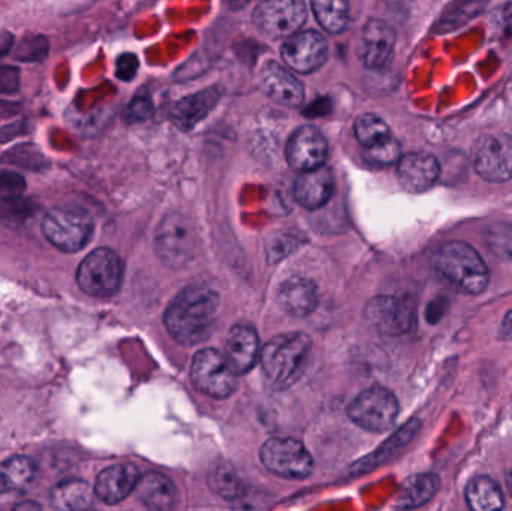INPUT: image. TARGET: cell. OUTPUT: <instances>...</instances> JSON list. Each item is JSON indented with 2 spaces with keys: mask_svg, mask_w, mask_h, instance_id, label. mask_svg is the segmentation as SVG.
<instances>
[{
  "mask_svg": "<svg viewBox=\"0 0 512 511\" xmlns=\"http://www.w3.org/2000/svg\"><path fill=\"white\" fill-rule=\"evenodd\" d=\"M218 293L204 285H191L177 294L165 312V326L180 344L197 345L215 329L219 314Z\"/></svg>",
  "mask_w": 512,
  "mask_h": 511,
  "instance_id": "obj_1",
  "label": "cell"
},
{
  "mask_svg": "<svg viewBox=\"0 0 512 511\" xmlns=\"http://www.w3.org/2000/svg\"><path fill=\"white\" fill-rule=\"evenodd\" d=\"M310 348L312 342L304 333H286L267 342L259 354L265 384L276 392L294 386L306 369Z\"/></svg>",
  "mask_w": 512,
  "mask_h": 511,
  "instance_id": "obj_2",
  "label": "cell"
},
{
  "mask_svg": "<svg viewBox=\"0 0 512 511\" xmlns=\"http://www.w3.org/2000/svg\"><path fill=\"white\" fill-rule=\"evenodd\" d=\"M433 267L457 290L466 294L483 293L490 273L481 255L465 242H448L433 255Z\"/></svg>",
  "mask_w": 512,
  "mask_h": 511,
  "instance_id": "obj_3",
  "label": "cell"
},
{
  "mask_svg": "<svg viewBox=\"0 0 512 511\" xmlns=\"http://www.w3.org/2000/svg\"><path fill=\"white\" fill-rule=\"evenodd\" d=\"M198 243L200 237L194 221L182 213H168L156 231V252L171 269L188 266L197 255Z\"/></svg>",
  "mask_w": 512,
  "mask_h": 511,
  "instance_id": "obj_4",
  "label": "cell"
},
{
  "mask_svg": "<svg viewBox=\"0 0 512 511\" xmlns=\"http://www.w3.org/2000/svg\"><path fill=\"white\" fill-rule=\"evenodd\" d=\"M42 233L60 251H81L93 234L92 216L80 207H56L45 215Z\"/></svg>",
  "mask_w": 512,
  "mask_h": 511,
  "instance_id": "obj_5",
  "label": "cell"
},
{
  "mask_svg": "<svg viewBox=\"0 0 512 511\" xmlns=\"http://www.w3.org/2000/svg\"><path fill=\"white\" fill-rule=\"evenodd\" d=\"M123 279V264L116 252L99 248L87 255L77 270V282L84 293L107 299L119 291Z\"/></svg>",
  "mask_w": 512,
  "mask_h": 511,
  "instance_id": "obj_6",
  "label": "cell"
},
{
  "mask_svg": "<svg viewBox=\"0 0 512 511\" xmlns=\"http://www.w3.org/2000/svg\"><path fill=\"white\" fill-rule=\"evenodd\" d=\"M348 416L355 425L366 431L384 432L396 422L399 402L390 390L370 387L351 402Z\"/></svg>",
  "mask_w": 512,
  "mask_h": 511,
  "instance_id": "obj_7",
  "label": "cell"
},
{
  "mask_svg": "<svg viewBox=\"0 0 512 511\" xmlns=\"http://www.w3.org/2000/svg\"><path fill=\"white\" fill-rule=\"evenodd\" d=\"M191 377L194 386L210 398H228L237 387V375L231 371L224 354L213 348L195 354Z\"/></svg>",
  "mask_w": 512,
  "mask_h": 511,
  "instance_id": "obj_8",
  "label": "cell"
},
{
  "mask_svg": "<svg viewBox=\"0 0 512 511\" xmlns=\"http://www.w3.org/2000/svg\"><path fill=\"white\" fill-rule=\"evenodd\" d=\"M261 461L271 473L285 479L301 480L312 474L313 459L294 438H271L261 449Z\"/></svg>",
  "mask_w": 512,
  "mask_h": 511,
  "instance_id": "obj_9",
  "label": "cell"
},
{
  "mask_svg": "<svg viewBox=\"0 0 512 511\" xmlns=\"http://www.w3.org/2000/svg\"><path fill=\"white\" fill-rule=\"evenodd\" d=\"M366 320L385 336H402L417 323L411 300L394 296H378L366 306Z\"/></svg>",
  "mask_w": 512,
  "mask_h": 511,
  "instance_id": "obj_10",
  "label": "cell"
},
{
  "mask_svg": "<svg viewBox=\"0 0 512 511\" xmlns=\"http://www.w3.org/2000/svg\"><path fill=\"white\" fill-rule=\"evenodd\" d=\"M306 6L300 0H268L254 12L255 26L271 38H291L306 21Z\"/></svg>",
  "mask_w": 512,
  "mask_h": 511,
  "instance_id": "obj_11",
  "label": "cell"
},
{
  "mask_svg": "<svg viewBox=\"0 0 512 511\" xmlns=\"http://www.w3.org/2000/svg\"><path fill=\"white\" fill-rule=\"evenodd\" d=\"M475 170L487 182L512 179V137L495 134L483 138L475 153Z\"/></svg>",
  "mask_w": 512,
  "mask_h": 511,
  "instance_id": "obj_12",
  "label": "cell"
},
{
  "mask_svg": "<svg viewBox=\"0 0 512 511\" xmlns=\"http://www.w3.org/2000/svg\"><path fill=\"white\" fill-rule=\"evenodd\" d=\"M328 45L324 36L315 30H304L286 39L282 47V57L286 65L301 74H310L324 65Z\"/></svg>",
  "mask_w": 512,
  "mask_h": 511,
  "instance_id": "obj_13",
  "label": "cell"
},
{
  "mask_svg": "<svg viewBox=\"0 0 512 511\" xmlns=\"http://www.w3.org/2000/svg\"><path fill=\"white\" fill-rule=\"evenodd\" d=\"M328 143L315 126H301L292 134L286 147V159L294 170L306 173L324 167Z\"/></svg>",
  "mask_w": 512,
  "mask_h": 511,
  "instance_id": "obj_14",
  "label": "cell"
},
{
  "mask_svg": "<svg viewBox=\"0 0 512 511\" xmlns=\"http://www.w3.org/2000/svg\"><path fill=\"white\" fill-rule=\"evenodd\" d=\"M396 45V32L390 24L381 20H370L361 35L358 56L364 66L381 69L390 62Z\"/></svg>",
  "mask_w": 512,
  "mask_h": 511,
  "instance_id": "obj_15",
  "label": "cell"
},
{
  "mask_svg": "<svg viewBox=\"0 0 512 511\" xmlns=\"http://www.w3.org/2000/svg\"><path fill=\"white\" fill-rule=\"evenodd\" d=\"M140 471L132 464H116L105 468L95 483V494L107 504H117L128 498L140 483Z\"/></svg>",
  "mask_w": 512,
  "mask_h": 511,
  "instance_id": "obj_16",
  "label": "cell"
},
{
  "mask_svg": "<svg viewBox=\"0 0 512 511\" xmlns=\"http://www.w3.org/2000/svg\"><path fill=\"white\" fill-rule=\"evenodd\" d=\"M441 167L438 159L429 153H408L402 156L397 165L400 183L409 192H424L432 188L438 180Z\"/></svg>",
  "mask_w": 512,
  "mask_h": 511,
  "instance_id": "obj_17",
  "label": "cell"
},
{
  "mask_svg": "<svg viewBox=\"0 0 512 511\" xmlns=\"http://www.w3.org/2000/svg\"><path fill=\"white\" fill-rule=\"evenodd\" d=\"M259 354V339L254 327L239 324L230 330L224 356L234 374L243 375L251 371L258 362Z\"/></svg>",
  "mask_w": 512,
  "mask_h": 511,
  "instance_id": "obj_18",
  "label": "cell"
},
{
  "mask_svg": "<svg viewBox=\"0 0 512 511\" xmlns=\"http://www.w3.org/2000/svg\"><path fill=\"white\" fill-rule=\"evenodd\" d=\"M261 84L264 92L277 104L298 107L304 99L300 81L276 62H268L262 68Z\"/></svg>",
  "mask_w": 512,
  "mask_h": 511,
  "instance_id": "obj_19",
  "label": "cell"
},
{
  "mask_svg": "<svg viewBox=\"0 0 512 511\" xmlns=\"http://www.w3.org/2000/svg\"><path fill=\"white\" fill-rule=\"evenodd\" d=\"M334 192V177L330 168L321 167L298 176L294 194L298 203L306 209L315 210L328 203Z\"/></svg>",
  "mask_w": 512,
  "mask_h": 511,
  "instance_id": "obj_20",
  "label": "cell"
},
{
  "mask_svg": "<svg viewBox=\"0 0 512 511\" xmlns=\"http://www.w3.org/2000/svg\"><path fill=\"white\" fill-rule=\"evenodd\" d=\"M277 300L286 314L303 318L315 311L318 305V293L312 281L295 276L283 282Z\"/></svg>",
  "mask_w": 512,
  "mask_h": 511,
  "instance_id": "obj_21",
  "label": "cell"
},
{
  "mask_svg": "<svg viewBox=\"0 0 512 511\" xmlns=\"http://www.w3.org/2000/svg\"><path fill=\"white\" fill-rule=\"evenodd\" d=\"M138 498L149 511H173L177 504V489L164 474L147 473L137 486Z\"/></svg>",
  "mask_w": 512,
  "mask_h": 511,
  "instance_id": "obj_22",
  "label": "cell"
},
{
  "mask_svg": "<svg viewBox=\"0 0 512 511\" xmlns=\"http://www.w3.org/2000/svg\"><path fill=\"white\" fill-rule=\"evenodd\" d=\"M219 95L215 89L203 90L195 95L186 96L174 102L170 110L171 120L179 128L191 129L212 111L218 102Z\"/></svg>",
  "mask_w": 512,
  "mask_h": 511,
  "instance_id": "obj_23",
  "label": "cell"
},
{
  "mask_svg": "<svg viewBox=\"0 0 512 511\" xmlns=\"http://www.w3.org/2000/svg\"><path fill=\"white\" fill-rule=\"evenodd\" d=\"M439 477L435 474H415L403 482L397 497V506L403 510H414L429 503L439 491Z\"/></svg>",
  "mask_w": 512,
  "mask_h": 511,
  "instance_id": "obj_24",
  "label": "cell"
},
{
  "mask_svg": "<svg viewBox=\"0 0 512 511\" xmlns=\"http://www.w3.org/2000/svg\"><path fill=\"white\" fill-rule=\"evenodd\" d=\"M36 464L27 456H12L0 464V494L26 491L35 480Z\"/></svg>",
  "mask_w": 512,
  "mask_h": 511,
  "instance_id": "obj_25",
  "label": "cell"
},
{
  "mask_svg": "<svg viewBox=\"0 0 512 511\" xmlns=\"http://www.w3.org/2000/svg\"><path fill=\"white\" fill-rule=\"evenodd\" d=\"M418 429H420V422H418V420H411V422L406 423V425L403 426L402 429H399V431H397L390 440L385 441V443L382 444L375 453L367 456L363 461L358 462V464L352 468V473H367V471L373 470V468L384 464V462H387L394 453L399 452L402 447H405L406 444L414 438Z\"/></svg>",
  "mask_w": 512,
  "mask_h": 511,
  "instance_id": "obj_26",
  "label": "cell"
},
{
  "mask_svg": "<svg viewBox=\"0 0 512 511\" xmlns=\"http://www.w3.org/2000/svg\"><path fill=\"white\" fill-rule=\"evenodd\" d=\"M51 501L59 511H90L93 491L83 480H65L53 489Z\"/></svg>",
  "mask_w": 512,
  "mask_h": 511,
  "instance_id": "obj_27",
  "label": "cell"
},
{
  "mask_svg": "<svg viewBox=\"0 0 512 511\" xmlns=\"http://www.w3.org/2000/svg\"><path fill=\"white\" fill-rule=\"evenodd\" d=\"M466 501L472 511H504V494L490 477H475L466 488Z\"/></svg>",
  "mask_w": 512,
  "mask_h": 511,
  "instance_id": "obj_28",
  "label": "cell"
},
{
  "mask_svg": "<svg viewBox=\"0 0 512 511\" xmlns=\"http://www.w3.org/2000/svg\"><path fill=\"white\" fill-rule=\"evenodd\" d=\"M210 489L225 500H237L246 491L245 483L231 465L219 464L207 477Z\"/></svg>",
  "mask_w": 512,
  "mask_h": 511,
  "instance_id": "obj_29",
  "label": "cell"
},
{
  "mask_svg": "<svg viewBox=\"0 0 512 511\" xmlns=\"http://www.w3.org/2000/svg\"><path fill=\"white\" fill-rule=\"evenodd\" d=\"M312 6L319 24L327 32L340 33L348 26L349 5L343 0H318Z\"/></svg>",
  "mask_w": 512,
  "mask_h": 511,
  "instance_id": "obj_30",
  "label": "cell"
},
{
  "mask_svg": "<svg viewBox=\"0 0 512 511\" xmlns=\"http://www.w3.org/2000/svg\"><path fill=\"white\" fill-rule=\"evenodd\" d=\"M355 137L364 150L382 143L391 137L387 123L376 114H363L355 122Z\"/></svg>",
  "mask_w": 512,
  "mask_h": 511,
  "instance_id": "obj_31",
  "label": "cell"
},
{
  "mask_svg": "<svg viewBox=\"0 0 512 511\" xmlns=\"http://www.w3.org/2000/svg\"><path fill=\"white\" fill-rule=\"evenodd\" d=\"M2 162L15 167L26 168V170H42L47 167L48 161L41 150L35 144H20L12 147L3 155Z\"/></svg>",
  "mask_w": 512,
  "mask_h": 511,
  "instance_id": "obj_32",
  "label": "cell"
},
{
  "mask_svg": "<svg viewBox=\"0 0 512 511\" xmlns=\"http://www.w3.org/2000/svg\"><path fill=\"white\" fill-rule=\"evenodd\" d=\"M366 161L370 165L375 167H388V165L399 162L402 158V147H400L399 141L391 135L388 140L382 141V143L376 144V146L366 149L364 152Z\"/></svg>",
  "mask_w": 512,
  "mask_h": 511,
  "instance_id": "obj_33",
  "label": "cell"
},
{
  "mask_svg": "<svg viewBox=\"0 0 512 511\" xmlns=\"http://www.w3.org/2000/svg\"><path fill=\"white\" fill-rule=\"evenodd\" d=\"M487 246L501 260H512V227L501 224L492 225L487 230Z\"/></svg>",
  "mask_w": 512,
  "mask_h": 511,
  "instance_id": "obj_34",
  "label": "cell"
},
{
  "mask_svg": "<svg viewBox=\"0 0 512 511\" xmlns=\"http://www.w3.org/2000/svg\"><path fill=\"white\" fill-rule=\"evenodd\" d=\"M47 54L48 41L42 35L29 36L15 48V59L21 62H41Z\"/></svg>",
  "mask_w": 512,
  "mask_h": 511,
  "instance_id": "obj_35",
  "label": "cell"
},
{
  "mask_svg": "<svg viewBox=\"0 0 512 511\" xmlns=\"http://www.w3.org/2000/svg\"><path fill=\"white\" fill-rule=\"evenodd\" d=\"M35 212V206L29 200H15L0 201V221L6 224H21L30 218V215Z\"/></svg>",
  "mask_w": 512,
  "mask_h": 511,
  "instance_id": "obj_36",
  "label": "cell"
},
{
  "mask_svg": "<svg viewBox=\"0 0 512 511\" xmlns=\"http://www.w3.org/2000/svg\"><path fill=\"white\" fill-rule=\"evenodd\" d=\"M26 188V179L21 174L9 170L0 171V201L21 198Z\"/></svg>",
  "mask_w": 512,
  "mask_h": 511,
  "instance_id": "obj_37",
  "label": "cell"
},
{
  "mask_svg": "<svg viewBox=\"0 0 512 511\" xmlns=\"http://www.w3.org/2000/svg\"><path fill=\"white\" fill-rule=\"evenodd\" d=\"M270 510V498L259 491H246L233 501V511H268Z\"/></svg>",
  "mask_w": 512,
  "mask_h": 511,
  "instance_id": "obj_38",
  "label": "cell"
},
{
  "mask_svg": "<svg viewBox=\"0 0 512 511\" xmlns=\"http://www.w3.org/2000/svg\"><path fill=\"white\" fill-rule=\"evenodd\" d=\"M153 110L155 108H153L152 99L149 96H135L131 104L125 108L123 117L128 123L146 122L153 116Z\"/></svg>",
  "mask_w": 512,
  "mask_h": 511,
  "instance_id": "obj_39",
  "label": "cell"
},
{
  "mask_svg": "<svg viewBox=\"0 0 512 511\" xmlns=\"http://www.w3.org/2000/svg\"><path fill=\"white\" fill-rule=\"evenodd\" d=\"M138 59L134 54L126 53L117 59L116 74L120 80L131 81L137 74Z\"/></svg>",
  "mask_w": 512,
  "mask_h": 511,
  "instance_id": "obj_40",
  "label": "cell"
},
{
  "mask_svg": "<svg viewBox=\"0 0 512 511\" xmlns=\"http://www.w3.org/2000/svg\"><path fill=\"white\" fill-rule=\"evenodd\" d=\"M12 66H0V93H14L20 87V74Z\"/></svg>",
  "mask_w": 512,
  "mask_h": 511,
  "instance_id": "obj_41",
  "label": "cell"
},
{
  "mask_svg": "<svg viewBox=\"0 0 512 511\" xmlns=\"http://www.w3.org/2000/svg\"><path fill=\"white\" fill-rule=\"evenodd\" d=\"M24 123L17 122L12 125L3 126L0 128V143H6V141L12 140V138L18 137L23 134Z\"/></svg>",
  "mask_w": 512,
  "mask_h": 511,
  "instance_id": "obj_42",
  "label": "cell"
},
{
  "mask_svg": "<svg viewBox=\"0 0 512 511\" xmlns=\"http://www.w3.org/2000/svg\"><path fill=\"white\" fill-rule=\"evenodd\" d=\"M14 44V36L11 33H0V57L6 56Z\"/></svg>",
  "mask_w": 512,
  "mask_h": 511,
  "instance_id": "obj_43",
  "label": "cell"
},
{
  "mask_svg": "<svg viewBox=\"0 0 512 511\" xmlns=\"http://www.w3.org/2000/svg\"><path fill=\"white\" fill-rule=\"evenodd\" d=\"M499 335H501V338L505 339V341H510V339H512V309L507 315H505L504 321H502L501 333H499Z\"/></svg>",
  "mask_w": 512,
  "mask_h": 511,
  "instance_id": "obj_44",
  "label": "cell"
},
{
  "mask_svg": "<svg viewBox=\"0 0 512 511\" xmlns=\"http://www.w3.org/2000/svg\"><path fill=\"white\" fill-rule=\"evenodd\" d=\"M12 511H42V507L35 501H24V503L17 504Z\"/></svg>",
  "mask_w": 512,
  "mask_h": 511,
  "instance_id": "obj_45",
  "label": "cell"
},
{
  "mask_svg": "<svg viewBox=\"0 0 512 511\" xmlns=\"http://www.w3.org/2000/svg\"><path fill=\"white\" fill-rule=\"evenodd\" d=\"M504 18L505 23H507L508 30H510L512 36V2L505 5Z\"/></svg>",
  "mask_w": 512,
  "mask_h": 511,
  "instance_id": "obj_46",
  "label": "cell"
},
{
  "mask_svg": "<svg viewBox=\"0 0 512 511\" xmlns=\"http://www.w3.org/2000/svg\"><path fill=\"white\" fill-rule=\"evenodd\" d=\"M507 485L508 491H510L512 497V470L510 471V473L507 474Z\"/></svg>",
  "mask_w": 512,
  "mask_h": 511,
  "instance_id": "obj_47",
  "label": "cell"
}]
</instances>
